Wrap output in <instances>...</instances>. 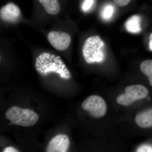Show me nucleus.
Here are the masks:
<instances>
[{"label": "nucleus", "mask_w": 152, "mask_h": 152, "mask_svg": "<svg viewBox=\"0 0 152 152\" xmlns=\"http://www.w3.org/2000/svg\"><path fill=\"white\" fill-rule=\"evenodd\" d=\"M82 52L88 64L102 63L106 59L105 45L98 36H91L86 40L83 45Z\"/></svg>", "instance_id": "obj_1"}, {"label": "nucleus", "mask_w": 152, "mask_h": 152, "mask_svg": "<svg viewBox=\"0 0 152 152\" xmlns=\"http://www.w3.org/2000/svg\"><path fill=\"white\" fill-rule=\"evenodd\" d=\"M6 117L11 122L9 125H15L23 127H30L35 125L39 119V115L28 109L14 106L7 111Z\"/></svg>", "instance_id": "obj_2"}, {"label": "nucleus", "mask_w": 152, "mask_h": 152, "mask_svg": "<svg viewBox=\"0 0 152 152\" xmlns=\"http://www.w3.org/2000/svg\"><path fill=\"white\" fill-rule=\"evenodd\" d=\"M148 90L142 85L129 86L125 89V94L117 97V103L121 105L127 106L136 101L146 97L148 95Z\"/></svg>", "instance_id": "obj_3"}, {"label": "nucleus", "mask_w": 152, "mask_h": 152, "mask_svg": "<svg viewBox=\"0 0 152 152\" xmlns=\"http://www.w3.org/2000/svg\"><path fill=\"white\" fill-rule=\"evenodd\" d=\"M82 107L88 111L92 117L95 118L102 117L105 115L107 105L105 101L98 96H89L82 104Z\"/></svg>", "instance_id": "obj_4"}, {"label": "nucleus", "mask_w": 152, "mask_h": 152, "mask_svg": "<svg viewBox=\"0 0 152 152\" xmlns=\"http://www.w3.org/2000/svg\"><path fill=\"white\" fill-rule=\"evenodd\" d=\"M50 44L57 50L64 51L68 48L71 42V37L68 33L53 31L47 36Z\"/></svg>", "instance_id": "obj_5"}, {"label": "nucleus", "mask_w": 152, "mask_h": 152, "mask_svg": "<svg viewBox=\"0 0 152 152\" xmlns=\"http://www.w3.org/2000/svg\"><path fill=\"white\" fill-rule=\"evenodd\" d=\"M69 139L65 134H60L55 136L49 142L47 147L48 152H67L70 146Z\"/></svg>", "instance_id": "obj_6"}, {"label": "nucleus", "mask_w": 152, "mask_h": 152, "mask_svg": "<svg viewBox=\"0 0 152 152\" xmlns=\"http://www.w3.org/2000/svg\"><path fill=\"white\" fill-rule=\"evenodd\" d=\"M21 15L20 8L15 4L10 3L4 6L0 10L1 18L4 21L13 23L18 20Z\"/></svg>", "instance_id": "obj_7"}, {"label": "nucleus", "mask_w": 152, "mask_h": 152, "mask_svg": "<svg viewBox=\"0 0 152 152\" xmlns=\"http://www.w3.org/2000/svg\"><path fill=\"white\" fill-rule=\"evenodd\" d=\"M135 120L137 124L140 127H152V108L138 114Z\"/></svg>", "instance_id": "obj_8"}, {"label": "nucleus", "mask_w": 152, "mask_h": 152, "mask_svg": "<svg viewBox=\"0 0 152 152\" xmlns=\"http://www.w3.org/2000/svg\"><path fill=\"white\" fill-rule=\"evenodd\" d=\"M125 26L129 32L133 34L140 32L142 31L140 17L137 15L131 17L126 22Z\"/></svg>", "instance_id": "obj_9"}, {"label": "nucleus", "mask_w": 152, "mask_h": 152, "mask_svg": "<svg viewBox=\"0 0 152 152\" xmlns=\"http://www.w3.org/2000/svg\"><path fill=\"white\" fill-rule=\"evenodd\" d=\"M43 6L46 12L51 15L58 14L60 11V5L58 0H38Z\"/></svg>", "instance_id": "obj_10"}, {"label": "nucleus", "mask_w": 152, "mask_h": 152, "mask_svg": "<svg viewBox=\"0 0 152 152\" xmlns=\"http://www.w3.org/2000/svg\"><path fill=\"white\" fill-rule=\"evenodd\" d=\"M142 72L147 76L152 74V60H147L144 61L140 66Z\"/></svg>", "instance_id": "obj_11"}, {"label": "nucleus", "mask_w": 152, "mask_h": 152, "mask_svg": "<svg viewBox=\"0 0 152 152\" xmlns=\"http://www.w3.org/2000/svg\"><path fill=\"white\" fill-rule=\"evenodd\" d=\"M114 12V8L111 5H108L104 8L102 16L104 19L108 20L110 18Z\"/></svg>", "instance_id": "obj_12"}, {"label": "nucleus", "mask_w": 152, "mask_h": 152, "mask_svg": "<svg viewBox=\"0 0 152 152\" xmlns=\"http://www.w3.org/2000/svg\"><path fill=\"white\" fill-rule=\"evenodd\" d=\"M114 3L119 7H123L126 6L131 1V0H113Z\"/></svg>", "instance_id": "obj_13"}, {"label": "nucleus", "mask_w": 152, "mask_h": 152, "mask_svg": "<svg viewBox=\"0 0 152 152\" xmlns=\"http://www.w3.org/2000/svg\"><path fill=\"white\" fill-rule=\"evenodd\" d=\"M94 1V0H86L83 6V10L86 11L89 10L92 6Z\"/></svg>", "instance_id": "obj_14"}, {"label": "nucleus", "mask_w": 152, "mask_h": 152, "mask_svg": "<svg viewBox=\"0 0 152 152\" xmlns=\"http://www.w3.org/2000/svg\"><path fill=\"white\" fill-rule=\"evenodd\" d=\"M138 152H152V147L148 145H143L137 150Z\"/></svg>", "instance_id": "obj_15"}, {"label": "nucleus", "mask_w": 152, "mask_h": 152, "mask_svg": "<svg viewBox=\"0 0 152 152\" xmlns=\"http://www.w3.org/2000/svg\"><path fill=\"white\" fill-rule=\"evenodd\" d=\"M4 152H18V150L15 149L13 147H8L4 149Z\"/></svg>", "instance_id": "obj_16"}, {"label": "nucleus", "mask_w": 152, "mask_h": 152, "mask_svg": "<svg viewBox=\"0 0 152 152\" xmlns=\"http://www.w3.org/2000/svg\"><path fill=\"white\" fill-rule=\"evenodd\" d=\"M149 46L150 50L152 51V33L150 36Z\"/></svg>", "instance_id": "obj_17"}, {"label": "nucleus", "mask_w": 152, "mask_h": 152, "mask_svg": "<svg viewBox=\"0 0 152 152\" xmlns=\"http://www.w3.org/2000/svg\"><path fill=\"white\" fill-rule=\"evenodd\" d=\"M148 78L150 84L151 85V86L152 87V74H151L150 75L148 76Z\"/></svg>", "instance_id": "obj_18"}]
</instances>
